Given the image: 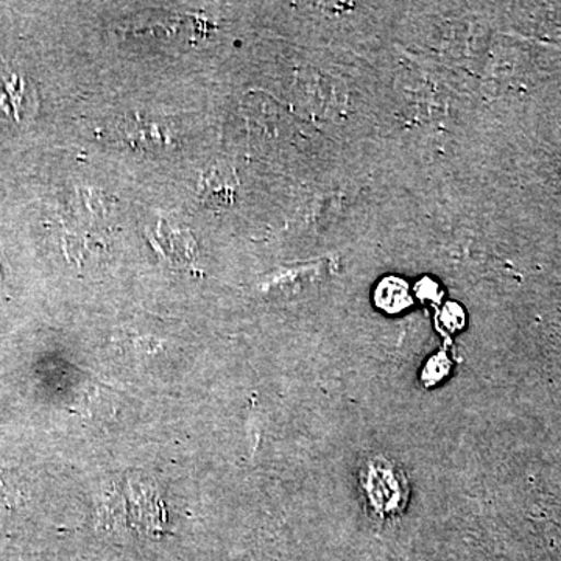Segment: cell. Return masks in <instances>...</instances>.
Returning <instances> with one entry per match:
<instances>
[{
	"label": "cell",
	"mask_w": 561,
	"mask_h": 561,
	"mask_svg": "<svg viewBox=\"0 0 561 561\" xmlns=\"http://www.w3.org/2000/svg\"><path fill=\"white\" fill-rule=\"evenodd\" d=\"M27 83L20 73L0 69V117L21 122L27 103Z\"/></svg>",
	"instance_id": "1"
}]
</instances>
